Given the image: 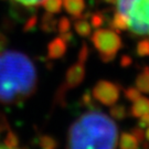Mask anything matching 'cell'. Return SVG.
<instances>
[{
	"label": "cell",
	"mask_w": 149,
	"mask_h": 149,
	"mask_svg": "<svg viewBox=\"0 0 149 149\" xmlns=\"http://www.w3.org/2000/svg\"><path fill=\"white\" fill-rule=\"evenodd\" d=\"M37 86V69L28 55L0 52V104L20 105L36 93Z\"/></svg>",
	"instance_id": "cell-1"
},
{
	"label": "cell",
	"mask_w": 149,
	"mask_h": 149,
	"mask_svg": "<svg viewBox=\"0 0 149 149\" xmlns=\"http://www.w3.org/2000/svg\"><path fill=\"white\" fill-rule=\"evenodd\" d=\"M118 128L113 118L96 108L82 114L68 133V149H116Z\"/></svg>",
	"instance_id": "cell-2"
},
{
	"label": "cell",
	"mask_w": 149,
	"mask_h": 149,
	"mask_svg": "<svg viewBox=\"0 0 149 149\" xmlns=\"http://www.w3.org/2000/svg\"><path fill=\"white\" fill-rule=\"evenodd\" d=\"M116 6L118 12L128 19L132 33L149 34V0H116Z\"/></svg>",
	"instance_id": "cell-3"
},
{
	"label": "cell",
	"mask_w": 149,
	"mask_h": 149,
	"mask_svg": "<svg viewBox=\"0 0 149 149\" xmlns=\"http://www.w3.org/2000/svg\"><path fill=\"white\" fill-rule=\"evenodd\" d=\"M87 59H88V48H87L86 43H83L80 50V53H79L77 62L72 64L69 68L66 74H65V80L55 94L54 105L63 106L65 100H66V93L70 90L77 87L83 82L84 77H85V63Z\"/></svg>",
	"instance_id": "cell-4"
},
{
	"label": "cell",
	"mask_w": 149,
	"mask_h": 149,
	"mask_svg": "<svg viewBox=\"0 0 149 149\" xmlns=\"http://www.w3.org/2000/svg\"><path fill=\"white\" fill-rule=\"evenodd\" d=\"M92 42L103 62L108 63L116 58L123 48V41L113 29H97L92 36Z\"/></svg>",
	"instance_id": "cell-5"
},
{
	"label": "cell",
	"mask_w": 149,
	"mask_h": 149,
	"mask_svg": "<svg viewBox=\"0 0 149 149\" xmlns=\"http://www.w3.org/2000/svg\"><path fill=\"white\" fill-rule=\"evenodd\" d=\"M122 86L111 81H98L93 87L92 96L94 100L106 106L116 104L120 96Z\"/></svg>",
	"instance_id": "cell-6"
},
{
	"label": "cell",
	"mask_w": 149,
	"mask_h": 149,
	"mask_svg": "<svg viewBox=\"0 0 149 149\" xmlns=\"http://www.w3.org/2000/svg\"><path fill=\"white\" fill-rule=\"evenodd\" d=\"M68 43L61 37L55 38L48 45V58L51 60L61 59L66 52Z\"/></svg>",
	"instance_id": "cell-7"
},
{
	"label": "cell",
	"mask_w": 149,
	"mask_h": 149,
	"mask_svg": "<svg viewBox=\"0 0 149 149\" xmlns=\"http://www.w3.org/2000/svg\"><path fill=\"white\" fill-rule=\"evenodd\" d=\"M65 11L73 18H81L85 10L84 0H62Z\"/></svg>",
	"instance_id": "cell-8"
},
{
	"label": "cell",
	"mask_w": 149,
	"mask_h": 149,
	"mask_svg": "<svg viewBox=\"0 0 149 149\" xmlns=\"http://www.w3.org/2000/svg\"><path fill=\"white\" fill-rule=\"evenodd\" d=\"M130 115L135 118H139L140 116L149 113V98L140 96L138 100L133 102V105L130 107Z\"/></svg>",
	"instance_id": "cell-9"
},
{
	"label": "cell",
	"mask_w": 149,
	"mask_h": 149,
	"mask_svg": "<svg viewBox=\"0 0 149 149\" xmlns=\"http://www.w3.org/2000/svg\"><path fill=\"white\" fill-rule=\"evenodd\" d=\"M135 85L140 92L149 94V66H144L143 70L137 74Z\"/></svg>",
	"instance_id": "cell-10"
},
{
	"label": "cell",
	"mask_w": 149,
	"mask_h": 149,
	"mask_svg": "<svg viewBox=\"0 0 149 149\" xmlns=\"http://www.w3.org/2000/svg\"><path fill=\"white\" fill-rule=\"evenodd\" d=\"M139 140L132 133H122L118 141L119 149H139Z\"/></svg>",
	"instance_id": "cell-11"
},
{
	"label": "cell",
	"mask_w": 149,
	"mask_h": 149,
	"mask_svg": "<svg viewBox=\"0 0 149 149\" xmlns=\"http://www.w3.org/2000/svg\"><path fill=\"white\" fill-rule=\"evenodd\" d=\"M109 26L112 27V29L114 30V31H116V32L126 31V30L129 29L128 19L124 16V15L119 13L118 11H116V12H115V15L113 16Z\"/></svg>",
	"instance_id": "cell-12"
},
{
	"label": "cell",
	"mask_w": 149,
	"mask_h": 149,
	"mask_svg": "<svg viewBox=\"0 0 149 149\" xmlns=\"http://www.w3.org/2000/svg\"><path fill=\"white\" fill-rule=\"evenodd\" d=\"M58 20L53 17L52 13H45L41 19V29L47 33L56 31Z\"/></svg>",
	"instance_id": "cell-13"
},
{
	"label": "cell",
	"mask_w": 149,
	"mask_h": 149,
	"mask_svg": "<svg viewBox=\"0 0 149 149\" xmlns=\"http://www.w3.org/2000/svg\"><path fill=\"white\" fill-rule=\"evenodd\" d=\"M74 29L76 33L83 38L91 36L92 33V26L86 19H79L74 22Z\"/></svg>",
	"instance_id": "cell-14"
},
{
	"label": "cell",
	"mask_w": 149,
	"mask_h": 149,
	"mask_svg": "<svg viewBox=\"0 0 149 149\" xmlns=\"http://www.w3.org/2000/svg\"><path fill=\"white\" fill-rule=\"evenodd\" d=\"M111 116L113 119H116V120H123L127 117L128 115V109L126 108V106L124 104H114L112 105L111 109Z\"/></svg>",
	"instance_id": "cell-15"
},
{
	"label": "cell",
	"mask_w": 149,
	"mask_h": 149,
	"mask_svg": "<svg viewBox=\"0 0 149 149\" xmlns=\"http://www.w3.org/2000/svg\"><path fill=\"white\" fill-rule=\"evenodd\" d=\"M41 6L45 9L47 12L55 15L61 11L63 2H62V0H43L41 2Z\"/></svg>",
	"instance_id": "cell-16"
},
{
	"label": "cell",
	"mask_w": 149,
	"mask_h": 149,
	"mask_svg": "<svg viewBox=\"0 0 149 149\" xmlns=\"http://www.w3.org/2000/svg\"><path fill=\"white\" fill-rule=\"evenodd\" d=\"M39 147L40 149H56L58 141L50 135H41L39 137Z\"/></svg>",
	"instance_id": "cell-17"
},
{
	"label": "cell",
	"mask_w": 149,
	"mask_h": 149,
	"mask_svg": "<svg viewBox=\"0 0 149 149\" xmlns=\"http://www.w3.org/2000/svg\"><path fill=\"white\" fill-rule=\"evenodd\" d=\"M136 54L139 58L149 56V38L141 39L136 45Z\"/></svg>",
	"instance_id": "cell-18"
},
{
	"label": "cell",
	"mask_w": 149,
	"mask_h": 149,
	"mask_svg": "<svg viewBox=\"0 0 149 149\" xmlns=\"http://www.w3.org/2000/svg\"><path fill=\"white\" fill-rule=\"evenodd\" d=\"M141 92L137 88V87H128L124 91V95L126 97V100H128L129 102H135L136 100H138L139 97L141 96L140 94Z\"/></svg>",
	"instance_id": "cell-19"
},
{
	"label": "cell",
	"mask_w": 149,
	"mask_h": 149,
	"mask_svg": "<svg viewBox=\"0 0 149 149\" xmlns=\"http://www.w3.org/2000/svg\"><path fill=\"white\" fill-rule=\"evenodd\" d=\"M70 29H71V21H70V19H68L66 17H62L59 21H58L56 30L60 33H64V32L70 31Z\"/></svg>",
	"instance_id": "cell-20"
},
{
	"label": "cell",
	"mask_w": 149,
	"mask_h": 149,
	"mask_svg": "<svg viewBox=\"0 0 149 149\" xmlns=\"http://www.w3.org/2000/svg\"><path fill=\"white\" fill-rule=\"evenodd\" d=\"M104 16L100 13V12H97V13H94V15H92L91 16V26L93 28H95V29H98V28H101L103 24H104Z\"/></svg>",
	"instance_id": "cell-21"
},
{
	"label": "cell",
	"mask_w": 149,
	"mask_h": 149,
	"mask_svg": "<svg viewBox=\"0 0 149 149\" xmlns=\"http://www.w3.org/2000/svg\"><path fill=\"white\" fill-rule=\"evenodd\" d=\"M95 100H94V97L92 96V94H90V93H85L84 95H83V97H82V103H83V105L85 107H87V108H90V109H92V108H96L95 106Z\"/></svg>",
	"instance_id": "cell-22"
},
{
	"label": "cell",
	"mask_w": 149,
	"mask_h": 149,
	"mask_svg": "<svg viewBox=\"0 0 149 149\" xmlns=\"http://www.w3.org/2000/svg\"><path fill=\"white\" fill-rule=\"evenodd\" d=\"M9 129H10V127H9L7 118L5 117L3 114L0 113V134H6Z\"/></svg>",
	"instance_id": "cell-23"
},
{
	"label": "cell",
	"mask_w": 149,
	"mask_h": 149,
	"mask_svg": "<svg viewBox=\"0 0 149 149\" xmlns=\"http://www.w3.org/2000/svg\"><path fill=\"white\" fill-rule=\"evenodd\" d=\"M130 133L133 134L134 136L136 137V138L139 140V143H144L145 140V132L143 130V128H140L138 126V127H135L132 129V132Z\"/></svg>",
	"instance_id": "cell-24"
},
{
	"label": "cell",
	"mask_w": 149,
	"mask_h": 149,
	"mask_svg": "<svg viewBox=\"0 0 149 149\" xmlns=\"http://www.w3.org/2000/svg\"><path fill=\"white\" fill-rule=\"evenodd\" d=\"M138 126L140 128L149 127V113H146L145 115L140 116L138 120Z\"/></svg>",
	"instance_id": "cell-25"
},
{
	"label": "cell",
	"mask_w": 149,
	"mask_h": 149,
	"mask_svg": "<svg viewBox=\"0 0 149 149\" xmlns=\"http://www.w3.org/2000/svg\"><path fill=\"white\" fill-rule=\"evenodd\" d=\"M37 21H38V19H37V17H36V16H33V17H31V18H29V19H28V21L26 22L24 30H26V31H29V30H31L32 28L34 27L36 24H37Z\"/></svg>",
	"instance_id": "cell-26"
},
{
	"label": "cell",
	"mask_w": 149,
	"mask_h": 149,
	"mask_svg": "<svg viewBox=\"0 0 149 149\" xmlns=\"http://www.w3.org/2000/svg\"><path fill=\"white\" fill-rule=\"evenodd\" d=\"M17 2L19 3H22L23 6H27V7H30V6H38L41 5L43 0H16Z\"/></svg>",
	"instance_id": "cell-27"
},
{
	"label": "cell",
	"mask_w": 149,
	"mask_h": 149,
	"mask_svg": "<svg viewBox=\"0 0 149 149\" xmlns=\"http://www.w3.org/2000/svg\"><path fill=\"white\" fill-rule=\"evenodd\" d=\"M133 63V59L128 55H123L122 59H120V65L123 68H128L130 64Z\"/></svg>",
	"instance_id": "cell-28"
},
{
	"label": "cell",
	"mask_w": 149,
	"mask_h": 149,
	"mask_svg": "<svg viewBox=\"0 0 149 149\" xmlns=\"http://www.w3.org/2000/svg\"><path fill=\"white\" fill-rule=\"evenodd\" d=\"M7 43H8V41H7L6 36L3 34V33H1V32H0V52L5 50Z\"/></svg>",
	"instance_id": "cell-29"
},
{
	"label": "cell",
	"mask_w": 149,
	"mask_h": 149,
	"mask_svg": "<svg viewBox=\"0 0 149 149\" xmlns=\"http://www.w3.org/2000/svg\"><path fill=\"white\" fill-rule=\"evenodd\" d=\"M0 149H21V148H20V147H17V148H10V147L6 146L2 141H0Z\"/></svg>",
	"instance_id": "cell-30"
},
{
	"label": "cell",
	"mask_w": 149,
	"mask_h": 149,
	"mask_svg": "<svg viewBox=\"0 0 149 149\" xmlns=\"http://www.w3.org/2000/svg\"><path fill=\"white\" fill-rule=\"evenodd\" d=\"M145 138H146V140L149 143V127H147L146 132H145Z\"/></svg>",
	"instance_id": "cell-31"
},
{
	"label": "cell",
	"mask_w": 149,
	"mask_h": 149,
	"mask_svg": "<svg viewBox=\"0 0 149 149\" xmlns=\"http://www.w3.org/2000/svg\"><path fill=\"white\" fill-rule=\"evenodd\" d=\"M107 3H116V0H104Z\"/></svg>",
	"instance_id": "cell-32"
}]
</instances>
